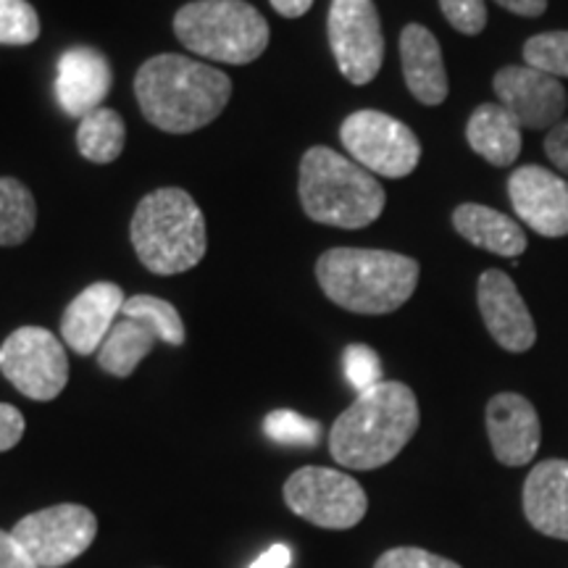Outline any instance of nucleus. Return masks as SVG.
<instances>
[{
    "label": "nucleus",
    "mask_w": 568,
    "mask_h": 568,
    "mask_svg": "<svg viewBox=\"0 0 568 568\" xmlns=\"http://www.w3.org/2000/svg\"><path fill=\"white\" fill-rule=\"evenodd\" d=\"M142 116L172 134L209 126L226 109L232 82L224 71L187 55L161 53L142 63L134 77Z\"/></svg>",
    "instance_id": "1"
},
{
    "label": "nucleus",
    "mask_w": 568,
    "mask_h": 568,
    "mask_svg": "<svg viewBox=\"0 0 568 568\" xmlns=\"http://www.w3.org/2000/svg\"><path fill=\"white\" fill-rule=\"evenodd\" d=\"M418 400L403 382H382L353 400L329 432V453L339 466L372 471L387 466L418 429Z\"/></svg>",
    "instance_id": "2"
},
{
    "label": "nucleus",
    "mask_w": 568,
    "mask_h": 568,
    "mask_svg": "<svg viewBox=\"0 0 568 568\" xmlns=\"http://www.w3.org/2000/svg\"><path fill=\"white\" fill-rule=\"evenodd\" d=\"M418 261L374 247H332L316 261L324 295L351 314L385 316L410 301Z\"/></svg>",
    "instance_id": "3"
},
{
    "label": "nucleus",
    "mask_w": 568,
    "mask_h": 568,
    "mask_svg": "<svg viewBox=\"0 0 568 568\" xmlns=\"http://www.w3.org/2000/svg\"><path fill=\"white\" fill-rule=\"evenodd\" d=\"M301 205L316 224L364 230L385 211V187L372 172L332 148L316 145L301 161Z\"/></svg>",
    "instance_id": "4"
},
{
    "label": "nucleus",
    "mask_w": 568,
    "mask_h": 568,
    "mask_svg": "<svg viewBox=\"0 0 568 568\" xmlns=\"http://www.w3.org/2000/svg\"><path fill=\"white\" fill-rule=\"evenodd\" d=\"M130 234L140 264L159 276L190 272L209 247L203 211L180 187H161L142 197Z\"/></svg>",
    "instance_id": "5"
},
{
    "label": "nucleus",
    "mask_w": 568,
    "mask_h": 568,
    "mask_svg": "<svg viewBox=\"0 0 568 568\" xmlns=\"http://www.w3.org/2000/svg\"><path fill=\"white\" fill-rule=\"evenodd\" d=\"M174 34L203 59L245 67L268 45V21L245 0H193L174 17Z\"/></svg>",
    "instance_id": "6"
},
{
    "label": "nucleus",
    "mask_w": 568,
    "mask_h": 568,
    "mask_svg": "<svg viewBox=\"0 0 568 568\" xmlns=\"http://www.w3.org/2000/svg\"><path fill=\"white\" fill-rule=\"evenodd\" d=\"M339 140L358 166L387 180L408 176L422 159V142L414 130L382 111L351 113L339 126Z\"/></svg>",
    "instance_id": "7"
},
{
    "label": "nucleus",
    "mask_w": 568,
    "mask_h": 568,
    "mask_svg": "<svg viewBox=\"0 0 568 568\" xmlns=\"http://www.w3.org/2000/svg\"><path fill=\"white\" fill-rule=\"evenodd\" d=\"M284 503L322 529H353L366 516L368 497L353 477L335 468L305 466L284 481Z\"/></svg>",
    "instance_id": "8"
},
{
    "label": "nucleus",
    "mask_w": 568,
    "mask_h": 568,
    "mask_svg": "<svg viewBox=\"0 0 568 568\" xmlns=\"http://www.w3.org/2000/svg\"><path fill=\"white\" fill-rule=\"evenodd\" d=\"M0 372L24 397L53 400L69 382L61 339L42 326H21L0 345Z\"/></svg>",
    "instance_id": "9"
},
{
    "label": "nucleus",
    "mask_w": 568,
    "mask_h": 568,
    "mask_svg": "<svg viewBox=\"0 0 568 568\" xmlns=\"http://www.w3.org/2000/svg\"><path fill=\"white\" fill-rule=\"evenodd\" d=\"M13 537L38 568H63L95 542L98 518L77 503L34 510L13 524Z\"/></svg>",
    "instance_id": "10"
},
{
    "label": "nucleus",
    "mask_w": 568,
    "mask_h": 568,
    "mask_svg": "<svg viewBox=\"0 0 568 568\" xmlns=\"http://www.w3.org/2000/svg\"><path fill=\"white\" fill-rule=\"evenodd\" d=\"M329 45L343 77L351 84H368L385 61V34L374 0H332Z\"/></svg>",
    "instance_id": "11"
},
{
    "label": "nucleus",
    "mask_w": 568,
    "mask_h": 568,
    "mask_svg": "<svg viewBox=\"0 0 568 568\" xmlns=\"http://www.w3.org/2000/svg\"><path fill=\"white\" fill-rule=\"evenodd\" d=\"M497 103L521 130H552L566 116L568 95L556 77L524 67H503L493 80Z\"/></svg>",
    "instance_id": "12"
},
{
    "label": "nucleus",
    "mask_w": 568,
    "mask_h": 568,
    "mask_svg": "<svg viewBox=\"0 0 568 568\" xmlns=\"http://www.w3.org/2000/svg\"><path fill=\"white\" fill-rule=\"evenodd\" d=\"M508 197L516 216L542 237L568 234V182L545 166H518L508 176Z\"/></svg>",
    "instance_id": "13"
},
{
    "label": "nucleus",
    "mask_w": 568,
    "mask_h": 568,
    "mask_svg": "<svg viewBox=\"0 0 568 568\" xmlns=\"http://www.w3.org/2000/svg\"><path fill=\"white\" fill-rule=\"evenodd\" d=\"M477 303L487 332L503 351L527 353L537 343L535 318L506 272L489 268L479 276Z\"/></svg>",
    "instance_id": "14"
},
{
    "label": "nucleus",
    "mask_w": 568,
    "mask_h": 568,
    "mask_svg": "<svg viewBox=\"0 0 568 568\" xmlns=\"http://www.w3.org/2000/svg\"><path fill=\"white\" fill-rule=\"evenodd\" d=\"M124 290L113 282H95L84 287L61 316V337L77 355L101 351L113 324L124 308Z\"/></svg>",
    "instance_id": "15"
},
{
    "label": "nucleus",
    "mask_w": 568,
    "mask_h": 568,
    "mask_svg": "<svg viewBox=\"0 0 568 568\" xmlns=\"http://www.w3.org/2000/svg\"><path fill=\"white\" fill-rule=\"evenodd\" d=\"M487 435L503 466H527L539 450L542 426L527 397L500 393L487 403Z\"/></svg>",
    "instance_id": "16"
},
{
    "label": "nucleus",
    "mask_w": 568,
    "mask_h": 568,
    "mask_svg": "<svg viewBox=\"0 0 568 568\" xmlns=\"http://www.w3.org/2000/svg\"><path fill=\"white\" fill-rule=\"evenodd\" d=\"M113 84L111 63L95 48H71L61 55L55 71V98L69 116H88L103 109Z\"/></svg>",
    "instance_id": "17"
},
{
    "label": "nucleus",
    "mask_w": 568,
    "mask_h": 568,
    "mask_svg": "<svg viewBox=\"0 0 568 568\" xmlns=\"http://www.w3.org/2000/svg\"><path fill=\"white\" fill-rule=\"evenodd\" d=\"M524 516L539 535L568 542V460L537 464L524 481Z\"/></svg>",
    "instance_id": "18"
},
{
    "label": "nucleus",
    "mask_w": 568,
    "mask_h": 568,
    "mask_svg": "<svg viewBox=\"0 0 568 568\" xmlns=\"http://www.w3.org/2000/svg\"><path fill=\"white\" fill-rule=\"evenodd\" d=\"M400 61L406 88L418 103H445L450 84H447L443 48L435 34L422 24H408L400 34Z\"/></svg>",
    "instance_id": "19"
},
{
    "label": "nucleus",
    "mask_w": 568,
    "mask_h": 568,
    "mask_svg": "<svg viewBox=\"0 0 568 568\" xmlns=\"http://www.w3.org/2000/svg\"><path fill=\"white\" fill-rule=\"evenodd\" d=\"M453 226L474 247L503 255V258H518L529 247L527 232H524L521 224L514 222L506 213L479 203L458 205L453 211Z\"/></svg>",
    "instance_id": "20"
},
{
    "label": "nucleus",
    "mask_w": 568,
    "mask_h": 568,
    "mask_svg": "<svg viewBox=\"0 0 568 568\" xmlns=\"http://www.w3.org/2000/svg\"><path fill=\"white\" fill-rule=\"evenodd\" d=\"M471 151L493 166H510L521 153V126L500 103H481L466 124Z\"/></svg>",
    "instance_id": "21"
},
{
    "label": "nucleus",
    "mask_w": 568,
    "mask_h": 568,
    "mask_svg": "<svg viewBox=\"0 0 568 568\" xmlns=\"http://www.w3.org/2000/svg\"><path fill=\"white\" fill-rule=\"evenodd\" d=\"M155 343H161V337L145 322L119 316V322L113 324L109 337L103 339L101 351H98V366L105 374L126 379L151 355Z\"/></svg>",
    "instance_id": "22"
},
{
    "label": "nucleus",
    "mask_w": 568,
    "mask_h": 568,
    "mask_svg": "<svg viewBox=\"0 0 568 568\" xmlns=\"http://www.w3.org/2000/svg\"><path fill=\"white\" fill-rule=\"evenodd\" d=\"M124 119L111 109H98L82 116L77 126V151L92 163H111L124 151Z\"/></svg>",
    "instance_id": "23"
},
{
    "label": "nucleus",
    "mask_w": 568,
    "mask_h": 568,
    "mask_svg": "<svg viewBox=\"0 0 568 568\" xmlns=\"http://www.w3.org/2000/svg\"><path fill=\"white\" fill-rule=\"evenodd\" d=\"M38 224L34 195L13 176H0V245L13 247L30 240Z\"/></svg>",
    "instance_id": "24"
},
{
    "label": "nucleus",
    "mask_w": 568,
    "mask_h": 568,
    "mask_svg": "<svg viewBox=\"0 0 568 568\" xmlns=\"http://www.w3.org/2000/svg\"><path fill=\"white\" fill-rule=\"evenodd\" d=\"M122 316L140 318V322H145L155 332V335L161 337V343H166L172 347H180V345H184V339H187V335H184L182 316L176 314L174 305L169 301H163V297H155V295L126 297Z\"/></svg>",
    "instance_id": "25"
},
{
    "label": "nucleus",
    "mask_w": 568,
    "mask_h": 568,
    "mask_svg": "<svg viewBox=\"0 0 568 568\" xmlns=\"http://www.w3.org/2000/svg\"><path fill=\"white\" fill-rule=\"evenodd\" d=\"M524 63L545 74L568 80V30L542 32L524 42Z\"/></svg>",
    "instance_id": "26"
},
{
    "label": "nucleus",
    "mask_w": 568,
    "mask_h": 568,
    "mask_svg": "<svg viewBox=\"0 0 568 568\" xmlns=\"http://www.w3.org/2000/svg\"><path fill=\"white\" fill-rule=\"evenodd\" d=\"M264 432L268 439L280 445H297V447H314L322 437V424L314 418H305L295 410H272L264 422Z\"/></svg>",
    "instance_id": "27"
},
{
    "label": "nucleus",
    "mask_w": 568,
    "mask_h": 568,
    "mask_svg": "<svg viewBox=\"0 0 568 568\" xmlns=\"http://www.w3.org/2000/svg\"><path fill=\"white\" fill-rule=\"evenodd\" d=\"M38 38V11L27 0H0V45H30Z\"/></svg>",
    "instance_id": "28"
},
{
    "label": "nucleus",
    "mask_w": 568,
    "mask_h": 568,
    "mask_svg": "<svg viewBox=\"0 0 568 568\" xmlns=\"http://www.w3.org/2000/svg\"><path fill=\"white\" fill-rule=\"evenodd\" d=\"M343 366H345L347 382H351V387L358 395L385 382V379H382V361H379V355H376L374 347H368V345H351V347H345Z\"/></svg>",
    "instance_id": "29"
},
{
    "label": "nucleus",
    "mask_w": 568,
    "mask_h": 568,
    "mask_svg": "<svg viewBox=\"0 0 568 568\" xmlns=\"http://www.w3.org/2000/svg\"><path fill=\"white\" fill-rule=\"evenodd\" d=\"M447 24L460 34H479L487 27L485 0H439Z\"/></svg>",
    "instance_id": "30"
},
{
    "label": "nucleus",
    "mask_w": 568,
    "mask_h": 568,
    "mask_svg": "<svg viewBox=\"0 0 568 568\" xmlns=\"http://www.w3.org/2000/svg\"><path fill=\"white\" fill-rule=\"evenodd\" d=\"M374 568H460L456 560L435 556L422 548H395L379 556Z\"/></svg>",
    "instance_id": "31"
},
{
    "label": "nucleus",
    "mask_w": 568,
    "mask_h": 568,
    "mask_svg": "<svg viewBox=\"0 0 568 568\" xmlns=\"http://www.w3.org/2000/svg\"><path fill=\"white\" fill-rule=\"evenodd\" d=\"M545 155H548L560 174L568 176V119H560L545 134Z\"/></svg>",
    "instance_id": "32"
},
{
    "label": "nucleus",
    "mask_w": 568,
    "mask_h": 568,
    "mask_svg": "<svg viewBox=\"0 0 568 568\" xmlns=\"http://www.w3.org/2000/svg\"><path fill=\"white\" fill-rule=\"evenodd\" d=\"M24 437V416L19 408L0 403V453L17 447Z\"/></svg>",
    "instance_id": "33"
},
{
    "label": "nucleus",
    "mask_w": 568,
    "mask_h": 568,
    "mask_svg": "<svg viewBox=\"0 0 568 568\" xmlns=\"http://www.w3.org/2000/svg\"><path fill=\"white\" fill-rule=\"evenodd\" d=\"M0 568H38L11 531L0 529Z\"/></svg>",
    "instance_id": "34"
},
{
    "label": "nucleus",
    "mask_w": 568,
    "mask_h": 568,
    "mask_svg": "<svg viewBox=\"0 0 568 568\" xmlns=\"http://www.w3.org/2000/svg\"><path fill=\"white\" fill-rule=\"evenodd\" d=\"M290 560H293V550L287 545H272L264 556L253 560L251 568H287Z\"/></svg>",
    "instance_id": "35"
},
{
    "label": "nucleus",
    "mask_w": 568,
    "mask_h": 568,
    "mask_svg": "<svg viewBox=\"0 0 568 568\" xmlns=\"http://www.w3.org/2000/svg\"><path fill=\"white\" fill-rule=\"evenodd\" d=\"M495 3L503 6V9L510 13L529 19L539 17V13H545V9H548V0H495Z\"/></svg>",
    "instance_id": "36"
},
{
    "label": "nucleus",
    "mask_w": 568,
    "mask_h": 568,
    "mask_svg": "<svg viewBox=\"0 0 568 568\" xmlns=\"http://www.w3.org/2000/svg\"><path fill=\"white\" fill-rule=\"evenodd\" d=\"M272 6L280 17L301 19L303 13H308L311 6H314V0H272Z\"/></svg>",
    "instance_id": "37"
}]
</instances>
